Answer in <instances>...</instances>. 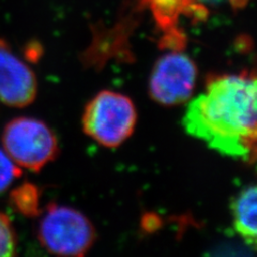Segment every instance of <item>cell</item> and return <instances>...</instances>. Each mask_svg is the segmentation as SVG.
<instances>
[{"label":"cell","mask_w":257,"mask_h":257,"mask_svg":"<svg viewBox=\"0 0 257 257\" xmlns=\"http://www.w3.org/2000/svg\"><path fill=\"white\" fill-rule=\"evenodd\" d=\"M182 124L224 156L250 161L256 145V79L248 73L214 76L190 102Z\"/></svg>","instance_id":"obj_1"},{"label":"cell","mask_w":257,"mask_h":257,"mask_svg":"<svg viewBox=\"0 0 257 257\" xmlns=\"http://www.w3.org/2000/svg\"><path fill=\"white\" fill-rule=\"evenodd\" d=\"M136 109L127 96L102 91L88 103L83 116L88 136L106 147H117L130 138L136 124Z\"/></svg>","instance_id":"obj_2"},{"label":"cell","mask_w":257,"mask_h":257,"mask_svg":"<svg viewBox=\"0 0 257 257\" xmlns=\"http://www.w3.org/2000/svg\"><path fill=\"white\" fill-rule=\"evenodd\" d=\"M6 154L13 162L38 172L55 159L58 143L53 131L41 120L19 117L8 122L3 132Z\"/></svg>","instance_id":"obj_3"},{"label":"cell","mask_w":257,"mask_h":257,"mask_svg":"<svg viewBox=\"0 0 257 257\" xmlns=\"http://www.w3.org/2000/svg\"><path fill=\"white\" fill-rule=\"evenodd\" d=\"M38 237L43 247L53 254L82 256L94 242V228L75 209L53 205L40 221Z\"/></svg>","instance_id":"obj_4"},{"label":"cell","mask_w":257,"mask_h":257,"mask_svg":"<svg viewBox=\"0 0 257 257\" xmlns=\"http://www.w3.org/2000/svg\"><path fill=\"white\" fill-rule=\"evenodd\" d=\"M197 68L188 55L173 52L156 62L149 79V92L163 105H178L187 102L194 90Z\"/></svg>","instance_id":"obj_5"},{"label":"cell","mask_w":257,"mask_h":257,"mask_svg":"<svg viewBox=\"0 0 257 257\" xmlns=\"http://www.w3.org/2000/svg\"><path fill=\"white\" fill-rule=\"evenodd\" d=\"M36 94L35 73L0 38V101L12 107H25L34 102Z\"/></svg>","instance_id":"obj_6"},{"label":"cell","mask_w":257,"mask_h":257,"mask_svg":"<svg viewBox=\"0 0 257 257\" xmlns=\"http://www.w3.org/2000/svg\"><path fill=\"white\" fill-rule=\"evenodd\" d=\"M256 188L248 186L241 191L231 205L236 231L247 244L256 243Z\"/></svg>","instance_id":"obj_7"},{"label":"cell","mask_w":257,"mask_h":257,"mask_svg":"<svg viewBox=\"0 0 257 257\" xmlns=\"http://www.w3.org/2000/svg\"><path fill=\"white\" fill-rule=\"evenodd\" d=\"M11 203L16 210L26 216L39 213V193L35 186L24 183L11 193Z\"/></svg>","instance_id":"obj_8"},{"label":"cell","mask_w":257,"mask_h":257,"mask_svg":"<svg viewBox=\"0 0 257 257\" xmlns=\"http://www.w3.org/2000/svg\"><path fill=\"white\" fill-rule=\"evenodd\" d=\"M21 174L20 166L13 162L5 150L0 149V193L9 188Z\"/></svg>","instance_id":"obj_9"},{"label":"cell","mask_w":257,"mask_h":257,"mask_svg":"<svg viewBox=\"0 0 257 257\" xmlns=\"http://www.w3.org/2000/svg\"><path fill=\"white\" fill-rule=\"evenodd\" d=\"M16 238L9 218L0 212V256L15 254Z\"/></svg>","instance_id":"obj_10"},{"label":"cell","mask_w":257,"mask_h":257,"mask_svg":"<svg viewBox=\"0 0 257 257\" xmlns=\"http://www.w3.org/2000/svg\"><path fill=\"white\" fill-rule=\"evenodd\" d=\"M194 2H198V3H207V4H216V3H221V2H223V0H194ZM246 2H247V0H230V3H231L232 5H234V6H237V7L243 6Z\"/></svg>","instance_id":"obj_11"}]
</instances>
